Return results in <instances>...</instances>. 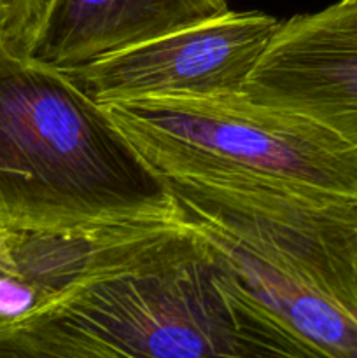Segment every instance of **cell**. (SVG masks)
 Wrapping results in <instances>:
<instances>
[{
    "instance_id": "obj_1",
    "label": "cell",
    "mask_w": 357,
    "mask_h": 358,
    "mask_svg": "<svg viewBox=\"0 0 357 358\" xmlns=\"http://www.w3.org/2000/svg\"><path fill=\"white\" fill-rule=\"evenodd\" d=\"M164 180L265 357L357 358V203Z\"/></svg>"
},
{
    "instance_id": "obj_12",
    "label": "cell",
    "mask_w": 357,
    "mask_h": 358,
    "mask_svg": "<svg viewBox=\"0 0 357 358\" xmlns=\"http://www.w3.org/2000/svg\"><path fill=\"white\" fill-rule=\"evenodd\" d=\"M342 2H357V0H342Z\"/></svg>"
},
{
    "instance_id": "obj_8",
    "label": "cell",
    "mask_w": 357,
    "mask_h": 358,
    "mask_svg": "<svg viewBox=\"0 0 357 358\" xmlns=\"http://www.w3.org/2000/svg\"><path fill=\"white\" fill-rule=\"evenodd\" d=\"M226 10L227 0H49L30 56L72 70Z\"/></svg>"
},
{
    "instance_id": "obj_3",
    "label": "cell",
    "mask_w": 357,
    "mask_h": 358,
    "mask_svg": "<svg viewBox=\"0 0 357 358\" xmlns=\"http://www.w3.org/2000/svg\"><path fill=\"white\" fill-rule=\"evenodd\" d=\"M0 357L247 358L258 338L184 220L135 261L77 287Z\"/></svg>"
},
{
    "instance_id": "obj_9",
    "label": "cell",
    "mask_w": 357,
    "mask_h": 358,
    "mask_svg": "<svg viewBox=\"0 0 357 358\" xmlns=\"http://www.w3.org/2000/svg\"><path fill=\"white\" fill-rule=\"evenodd\" d=\"M49 0H0V14L6 17L18 52L30 56Z\"/></svg>"
},
{
    "instance_id": "obj_7",
    "label": "cell",
    "mask_w": 357,
    "mask_h": 358,
    "mask_svg": "<svg viewBox=\"0 0 357 358\" xmlns=\"http://www.w3.org/2000/svg\"><path fill=\"white\" fill-rule=\"evenodd\" d=\"M135 238L125 229L98 233H14L16 269L0 268V348L34 327L74 290L125 264Z\"/></svg>"
},
{
    "instance_id": "obj_6",
    "label": "cell",
    "mask_w": 357,
    "mask_h": 358,
    "mask_svg": "<svg viewBox=\"0 0 357 358\" xmlns=\"http://www.w3.org/2000/svg\"><path fill=\"white\" fill-rule=\"evenodd\" d=\"M241 94L357 147V2L340 0L280 23Z\"/></svg>"
},
{
    "instance_id": "obj_4",
    "label": "cell",
    "mask_w": 357,
    "mask_h": 358,
    "mask_svg": "<svg viewBox=\"0 0 357 358\" xmlns=\"http://www.w3.org/2000/svg\"><path fill=\"white\" fill-rule=\"evenodd\" d=\"M102 105L163 178L268 185L357 203V147L303 115L241 93Z\"/></svg>"
},
{
    "instance_id": "obj_11",
    "label": "cell",
    "mask_w": 357,
    "mask_h": 358,
    "mask_svg": "<svg viewBox=\"0 0 357 358\" xmlns=\"http://www.w3.org/2000/svg\"><path fill=\"white\" fill-rule=\"evenodd\" d=\"M0 42H4V35H2V31H0ZM4 44H6V42H4ZM7 45V44H6Z\"/></svg>"
},
{
    "instance_id": "obj_5",
    "label": "cell",
    "mask_w": 357,
    "mask_h": 358,
    "mask_svg": "<svg viewBox=\"0 0 357 358\" xmlns=\"http://www.w3.org/2000/svg\"><path fill=\"white\" fill-rule=\"evenodd\" d=\"M279 27L268 14L227 9L65 72L98 103L241 93Z\"/></svg>"
},
{
    "instance_id": "obj_10",
    "label": "cell",
    "mask_w": 357,
    "mask_h": 358,
    "mask_svg": "<svg viewBox=\"0 0 357 358\" xmlns=\"http://www.w3.org/2000/svg\"><path fill=\"white\" fill-rule=\"evenodd\" d=\"M0 30H2V35H4V42H6V44L9 45L10 49H14V51H18V49H16V45H14V38H13V34H10V28H9V24H7L6 17H4L2 14H0ZM21 55H23V52H21Z\"/></svg>"
},
{
    "instance_id": "obj_2",
    "label": "cell",
    "mask_w": 357,
    "mask_h": 358,
    "mask_svg": "<svg viewBox=\"0 0 357 358\" xmlns=\"http://www.w3.org/2000/svg\"><path fill=\"white\" fill-rule=\"evenodd\" d=\"M167 180L65 70L0 42V227L98 233L181 222Z\"/></svg>"
}]
</instances>
